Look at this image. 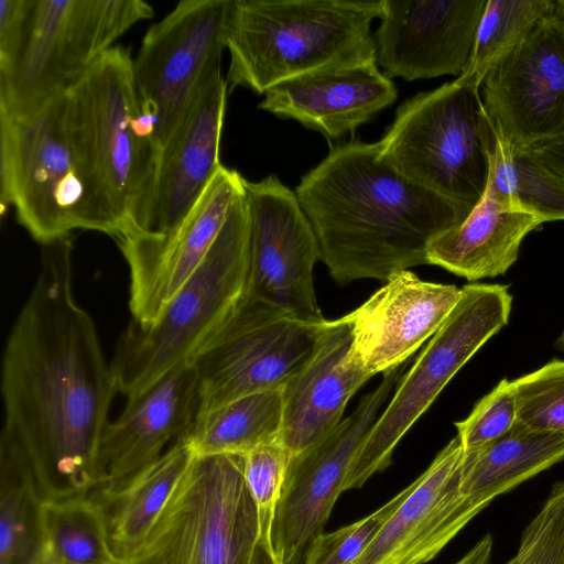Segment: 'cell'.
I'll return each mask as SVG.
<instances>
[{"label": "cell", "mask_w": 564, "mask_h": 564, "mask_svg": "<svg viewBox=\"0 0 564 564\" xmlns=\"http://www.w3.org/2000/svg\"><path fill=\"white\" fill-rule=\"evenodd\" d=\"M535 155L564 178V137L535 149Z\"/></svg>", "instance_id": "8d00e7d4"}, {"label": "cell", "mask_w": 564, "mask_h": 564, "mask_svg": "<svg viewBox=\"0 0 564 564\" xmlns=\"http://www.w3.org/2000/svg\"><path fill=\"white\" fill-rule=\"evenodd\" d=\"M42 555L64 564H117L100 501L86 496L42 502Z\"/></svg>", "instance_id": "83f0119b"}, {"label": "cell", "mask_w": 564, "mask_h": 564, "mask_svg": "<svg viewBox=\"0 0 564 564\" xmlns=\"http://www.w3.org/2000/svg\"><path fill=\"white\" fill-rule=\"evenodd\" d=\"M553 13L564 22V0H553Z\"/></svg>", "instance_id": "ab89813d"}, {"label": "cell", "mask_w": 564, "mask_h": 564, "mask_svg": "<svg viewBox=\"0 0 564 564\" xmlns=\"http://www.w3.org/2000/svg\"><path fill=\"white\" fill-rule=\"evenodd\" d=\"M64 94L26 116H0L2 210L13 207L19 224L41 245L76 229L116 238L118 229L94 194L72 143Z\"/></svg>", "instance_id": "52a82bcc"}, {"label": "cell", "mask_w": 564, "mask_h": 564, "mask_svg": "<svg viewBox=\"0 0 564 564\" xmlns=\"http://www.w3.org/2000/svg\"><path fill=\"white\" fill-rule=\"evenodd\" d=\"M497 135L480 83L464 73L402 102L378 144L405 176L471 209L487 187Z\"/></svg>", "instance_id": "ba28073f"}, {"label": "cell", "mask_w": 564, "mask_h": 564, "mask_svg": "<svg viewBox=\"0 0 564 564\" xmlns=\"http://www.w3.org/2000/svg\"><path fill=\"white\" fill-rule=\"evenodd\" d=\"M507 285L468 284L456 306L423 348L356 454L343 490L362 487L390 464L404 434L431 406L457 371L509 321Z\"/></svg>", "instance_id": "30bf717a"}, {"label": "cell", "mask_w": 564, "mask_h": 564, "mask_svg": "<svg viewBox=\"0 0 564 564\" xmlns=\"http://www.w3.org/2000/svg\"><path fill=\"white\" fill-rule=\"evenodd\" d=\"M492 546L491 535L486 534L455 564H490Z\"/></svg>", "instance_id": "74e56055"}, {"label": "cell", "mask_w": 564, "mask_h": 564, "mask_svg": "<svg viewBox=\"0 0 564 564\" xmlns=\"http://www.w3.org/2000/svg\"><path fill=\"white\" fill-rule=\"evenodd\" d=\"M381 0H231L228 88L264 94L289 78L376 61L371 22Z\"/></svg>", "instance_id": "277c9868"}, {"label": "cell", "mask_w": 564, "mask_h": 564, "mask_svg": "<svg viewBox=\"0 0 564 564\" xmlns=\"http://www.w3.org/2000/svg\"><path fill=\"white\" fill-rule=\"evenodd\" d=\"M35 564H64V563L41 555V557L39 558V561Z\"/></svg>", "instance_id": "60d3db41"}, {"label": "cell", "mask_w": 564, "mask_h": 564, "mask_svg": "<svg viewBox=\"0 0 564 564\" xmlns=\"http://www.w3.org/2000/svg\"><path fill=\"white\" fill-rule=\"evenodd\" d=\"M132 61L129 47L116 45L64 94L72 143L117 238L139 229L159 159L154 142L138 127Z\"/></svg>", "instance_id": "5b68a950"}, {"label": "cell", "mask_w": 564, "mask_h": 564, "mask_svg": "<svg viewBox=\"0 0 564 564\" xmlns=\"http://www.w3.org/2000/svg\"><path fill=\"white\" fill-rule=\"evenodd\" d=\"M516 423L517 403L512 381L502 379L455 426L464 454H473L501 438Z\"/></svg>", "instance_id": "d590c367"}, {"label": "cell", "mask_w": 564, "mask_h": 564, "mask_svg": "<svg viewBox=\"0 0 564 564\" xmlns=\"http://www.w3.org/2000/svg\"><path fill=\"white\" fill-rule=\"evenodd\" d=\"M564 458V432H531L518 423L489 446L464 454L460 490L487 508L494 499Z\"/></svg>", "instance_id": "484cf974"}, {"label": "cell", "mask_w": 564, "mask_h": 564, "mask_svg": "<svg viewBox=\"0 0 564 564\" xmlns=\"http://www.w3.org/2000/svg\"><path fill=\"white\" fill-rule=\"evenodd\" d=\"M251 564H279L268 540L260 536Z\"/></svg>", "instance_id": "f35d334b"}, {"label": "cell", "mask_w": 564, "mask_h": 564, "mask_svg": "<svg viewBox=\"0 0 564 564\" xmlns=\"http://www.w3.org/2000/svg\"><path fill=\"white\" fill-rule=\"evenodd\" d=\"M316 236L321 260L340 284L387 281L426 264L430 243L471 209L412 181L378 142L333 148L295 189Z\"/></svg>", "instance_id": "7a4b0ae2"}, {"label": "cell", "mask_w": 564, "mask_h": 564, "mask_svg": "<svg viewBox=\"0 0 564 564\" xmlns=\"http://www.w3.org/2000/svg\"><path fill=\"white\" fill-rule=\"evenodd\" d=\"M487 185L501 199L543 223L564 220V178L533 151L517 149L499 134Z\"/></svg>", "instance_id": "f1b7e54d"}, {"label": "cell", "mask_w": 564, "mask_h": 564, "mask_svg": "<svg viewBox=\"0 0 564 564\" xmlns=\"http://www.w3.org/2000/svg\"><path fill=\"white\" fill-rule=\"evenodd\" d=\"M411 489L410 484L369 516L336 531L319 534L310 544L303 564H354Z\"/></svg>", "instance_id": "d6a6232c"}, {"label": "cell", "mask_w": 564, "mask_h": 564, "mask_svg": "<svg viewBox=\"0 0 564 564\" xmlns=\"http://www.w3.org/2000/svg\"><path fill=\"white\" fill-rule=\"evenodd\" d=\"M281 389L248 394L197 416L186 438L196 455L240 454L280 438Z\"/></svg>", "instance_id": "4316f807"}, {"label": "cell", "mask_w": 564, "mask_h": 564, "mask_svg": "<svg viewBox=\"0 0 564 564\" xmlns=\"http://www.w3.org/2000/svg\"><path fill=\"white\" fill-rule=\"evenodd\" d=\"M557 347L564 350V330L557 340Z\"/></svg>", "instance_id": "b9f144b4"}, {"label": "cell", "mask_w": 564, "mask_h": 564, "mask_svg": "<svg viewBox=\"0 0 564 564\" xmlns=\"http://www.w3.org/2000/svg\"><path fill=\"white\" fill-rule=\"evenodd\" d=\"M227 91L218 67L161 149L148 207L133 232L161 235L174 228L223 166L219 154Z\"/></svg>", "instance_id": "ffe728a7"}, {"label": "cell", "mask_w": 564, "mask_h": 564, "mask_svg": "<svg viewBox=\"0 0 564 564\" xmlns=\"http://www.w3.org/2000/svg\"><path fill=\"white\" fill-rule=\"evenodd\" d=\"M543 221L497 196L484 195L458 225L438 235L427 248V264L468 281L503 274L518 259L525 236Z\"/></svg>", "instance_id": "cb8c5ba5"}, {"label": "cell", "mask_w": 564, "mask_h": 564, "mask_svg": "<svg viewBox=\"0 0 564 564\" xmlns=\"http://www.w3.org/2000/svg\"><path fill=\"white\" fill-rule=\"evenodd\" d=\"M35 283L1 361L0 459L26 468L43 500L89 495L118 391L91 316L73 292L70 236L41 245Z\"/></svg>", "instance_id": "6da1fadb"}, {"label": "cell", "mask_w": 564, "mask_h": 564, "mask_svg": "<svg viewBox=\"0 0 564 564\" xmlns=\"http://www.w3.org/2000/svg\"><path fill=\"white\" fill-rule=\"evenodd\" d=\"M517 423L531 432H564V360L512 380Z\"/></svg>", "instance_id": "1f68e13d"}, {"label": "cell", "mask_w": 564, "mask_h": 564, "mask_svg": "<svg viewBox=\"0 0 564 564\" xmlns=\"http://www.w3.org/2000/svg\"><path fill=\"white\" fill-rule=\"evenodd\" d=\"M464 448L458 436L412 484L403 502L354 564H425L485 508L460 490Z\"/></svg>", "instance_id": "d6986e66"}, {"label": "cell", "mask_w": 564, "mask_h": 564, "mask_svg": "<svg viewBox=\"0 0 564 564\" xmlns=\"http://www.w3.org/2000/svg\"><path fill=\"white\" fill-rule=\"evenodd\" d=\"M249 262L243 187L204 261L159 318L147 326L131 319L119 336L110 360L118 391L131 398L192 361L243 302Z\"/></svg>", "instance_id": "8992f818"}, {"label": "cell", "mask_w": 564, "mask_h": 564, "mask_svg": "<svg viewBox=\"0 0 564 564\" xmlns=\"http://www.w3.org/2000/svg\"><path fill=\"white\" fill-rule=\"evenodd\" d=\"M345 316L325 322L305 364L281 388L280 441L295 456L326 436L343 419L350 398L371 378L351 356Z\"/></svg>", "instance_id": "603a6c76"}, {"label": "cell", "mask_w": 564, "mask_h": 564, "mask_svg": "<svg viewBox=\"0 0 564 564\" xmlns=\"http://www.w3.org/2000/svg\"><path fill=\"white\" fill-rule=\"evenodd\" d=\"M506 564H564V480L553 485Z\"/></svg>", "instance_id": "e575fe53"}, {"label": "cell", "mask_w": 564, "mask_h": 564, "mask_svg": "<svg viewBox=\"0 0 564 564\" xmlns=\"http://www.w3.org/2000/svg\"><path fill=\"white\" fill-rule=\"evenodd\" d=\"M152 15L143 0H0V116H26L63 95Z\"/></svg>", "instance_id": "3957f363"}, {"label": "cell", "mask_w": 564, "mask_h": 564, "mask_svg": "<svg viewBox=\"0 0 564 564\" xmlns=\"http://www.w3.org/2000/svg\"><path fill=\"white\" fill-rule=\"evenodd\" d=\"M245 178L221 166L186 216L161 235L116 238L129 269V310L141 326L154 323L197 270L219 235Z\"/></svg>", "instance_id": "2e32d148"}, {"label": "cell", "mask_w": 564, "mask_h": 564, "mask_svg": "<svg viewBox=\"0 0 564 564\" xmlns=\"http://www.w3.org/2000/svg\"><path fill=\"white\" fill-rule=\"evenodd\" d=\"M485 109L498 134L517 149L564 137V22L542 19L485 75Z\"/></svg>", "instance_id": "9a60e30c"}, {"label": "cell", "mask_w": 564, "mask_h": 564, "mask_svg": "<svg viewBox=\"0 0 564 564\" xmlns=\"http://www.w3.org/2000/svg\"><path fill=\"white\" fill-rule=\"evenodd\" d=\"M552 13L553 0H487L464 73L481 85L488 70Z\"/></svg>", "instance_id": "4dcf8cb0"}, {"label": "cell", "mask_w": 564, "mask_h": 564, "mask_svg": "<svg viewBox=\"0 0 564 564\" xmlns=\"http://www.w3.org/2000/svg\"><path fill=\"white\" fill-rule=\"evenodd\" d=\"M290 454L280 438L262 444L243 455V475L257 506L261 538L270 542Z\"/></svg>", "instance_id": "836d02e7"}, {"label": "cell", "mask_w": 564, "mask_h": 564, "mask_svg": "<svg viewBox=\"0 0 564 564\" xmlns=\"http://www.w3.org/2000/svg\"><path fill=\"white\" fill-rule=\"evenodd\" d=\"M386 282L345 315L351 356L371 377L403 365L437 333L460 297L456 285L422 281L410 270Z\"/></svg>", "instance_id": "44dd1931"}, {"label": "cell", "mask_w": 564, "mask_h": 564, "mask_svg": "<svg viewBox=\"0 0 564 564\" xmlns=\"http://www.w3.org/2000/svg\"><path fill=\"white\" fill-rule=\"evenodd\" d=\"M487 0H381L376 62L406 82L466 69Z\"/></svg>", "instance_id": "e0dca14e"}, {"label": "cell", "mask_w": 564, "mask_h": 564, "mask_svg": "<svg viewBox=\"0 0 564 564\" xmlns=\"http://www.w3.org/2000/svg\"><path fill=\"white\" fill-rule=\"evenodd\" d=\"M260 535L243 455H195L142 541L117 564H251Z\"/></svg>", "instance_id": "9c48e42d"}, {"label": "cell", "mask_w": 564, "mask_h": 564, "mask_svg": "<svg viewBox=\"0 0 564 564\" xmlns=\"http://www.w3.org/2000/svg\"><path fill=\"white\" fill-rule=\"evenodd\" d=\"M195 455L192 444L184 437L119 487L91 491L104 508L117 561L142 541Z\"/></svg>", "instance_id": "d4e9b609"}, {"label": "cell", "mask_w": 564, "mask_h": 564, "mask_svg": "<svg viewBox=\"0 0 564 564\" xmlns=\"http://www.w3.org/2000/svg\"><path fill=\"white\" fill-rule=\"evenodd\" d=\"M42 502L31 473L0 459V564H35L42 555Z\"/></svg>", "instance_id": "f546056e"}, {"label": "cell", "mask_w": 564, "mask_h": 564, "mask_svg": "<svg viewBox=\"0 0 564 564\" xmlns=\"http://www.w3.org/2000/svg\"><path fill=\"white\" fill-rule=\"evenodd\" d=\"M231 0H183L144 34L132 61L141 115L159 154L191 101L220 67Z\"/></svg>", "instance_id": "7c38bea8"}, {"label": "cell", "mask_w": 564, "mask_h": 564, "mask_svg": "<svg viewBox=\"0 0 564 564\" xmlns=\"http://www.w3.org/2000/svg\"><path fill=\"white\" fill-rule=\"evenodd\" d=\"M243 187L250 243L246 299L303 322H324L313 280L319 247L296 194L274 175L245 178Z\"/></svg>", "instance_id": "5bb4252c"}, {"label": "cell", "mask_w": 564, "mask_h": 564, "mask_svg": "<svg viewBox=\"0 0 564 564\" xmlns=\"http://www.w3.org/2000/svg\"><path fill=\"white\" fill-rule=\"evenodd\" d=\"M325 322H303L245 297L192 360L199 377L198 415L248 394L281 389L310 358Z\"/></svg>", "instance_id": "8fae6325"}, {"label": "cell", "mask_w": 564, "mask_h": 564, "mask_svg": "<svg viewBox=\"0 0 564 564\" xmlns=\"http://www.w3.org/2000/svg\"><path fill=\"white\" fill-rule=\"evenodd\" d=\"M404 366L384 372L380 384L326 436L290 457L275 510L270 544L279 564H303L310 544L323 533L348 469L379 417Z\"/></svg>", "instance_id": "4fadbf2b"}, {"label": "cell", "mask_w": 564, "mask_h": 564, "mask_svg": "<svg viewBox=\"0 0 564 564\" xmlns=\"http://www.w3.org/2000/svg\"><path fill=\"white\" fill-rule=\"evenodd\" d=\"M398 93L376 61L334 65L283 80L259 108L293 119L327 139L339 138L392 105Z\"/></svg>", "instance_id": "7402d4cb"}, {"label": "cell", "mask_w": 564, "mask_h": 564, "mask_svg": "<svg viewBox=\"0 0 564 564\" xmlns=\"http://www.w3.org/2000/svg\"><path fill=\"white\" fill-rule=\"evenodd\" d=\"M199 405V377L193 361L128 398L123 411L107 423L101 435L95 490L119 487L186 437Z\"/></svg>", "instance_id": "ac0fdd59"}]
</instances>
